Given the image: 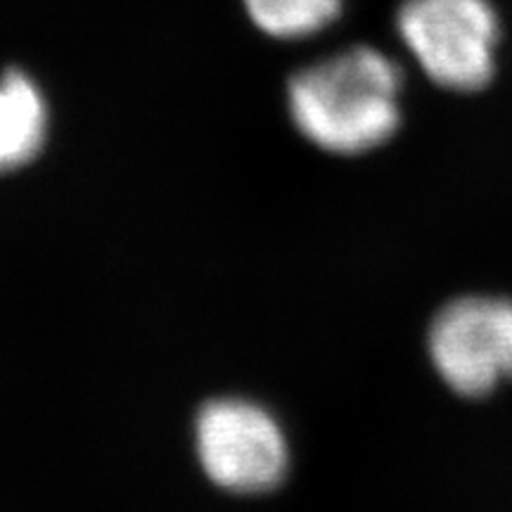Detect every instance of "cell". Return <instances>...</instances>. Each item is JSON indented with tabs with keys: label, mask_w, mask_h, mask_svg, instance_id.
I'll return each instance as SVG.
<instances>
[{
	"label": "cell",
	"mask_w": 512,
	"mask_h": 512,
	"mask_svg": "<svg viewBox=\"0 0 512 512\" xmlns=\"http://www.w3.org/2000/svg\"><path fill=\"white\" fill-rule=\"evenodd\" d=\"M48 136V105L22 69L0 76V174L29 164Z\"/></svg>",
	"instance_id": "5b68a950"
},
{
	"label": "cell",
	"mask_w": 512,
	"mask_h": 512,
	"mask_svg": "<svg viewBox=\"0 0 512 512\" xmlns=\"http://www.w3.org/2000/svg\"><path fill=\"white\" fill-rule=\"evenodd\" d=\"M261 34L278 41L316 36L342 15L344 0H242Z\"/></svg>",
	"instance_id": "8992f818"
},
{
	"label": "cell",
	"mask_w": 512,
	"mask_h": 512,
	"mask_svg": "<svg viewBox=\"0 0 512 512\" xmlns=\"http://www.w3.org/2000/svg\"><path fill=\"white\" fill-rule=\"evenodd\" d=\"M396 34L441 91L475 95L496 79L503 19L494 0H401Z\"/></svg>",
	"instance_id": "7a4b0ae2"
},
{
	"label": "cell",
	"mask_w": 512,
	"mask_h": 512,
	"mask_svg": "<svg viewBox=\"0 0 512 512\" xmlns=\"http://www.w3.org/2000/svg\"><path fill=\"white\" fill-rule=\"evenodd\" d=\"M297 131L332 155H366L399 133L403 69L373 46H351L299 69L287 83Z\"/></svg>",
	"instance_id": "6da1fadb"
},
{
	"label": "cell",
	"mask_w": 512,
	"mask_h": 512,
	"mask_svg": "<svg viewBox=\"0 0 512 512\" xmlns=\"http://www.w3.org/2000/svg\"><path fill=\"white\" fill-rule=\"evenodd\" d=\"M441 384L460 399H489L512 384V297L467 292L437 309L425 337Z\"/></svg>",
	"instance_id": "3957f363"
},
{
	"label": "cell",
	"mask_w": 512,
	"mask_h": 512,
	"mask_svg": "<svg viewBox=\"0 0 512 512\" xmlns=\"http://www.w3.org/2000/svg\"><path fill=\"white\" fill-rule=\"evenodd\" d=\"M195 446L204 475L235 494H266L290 465L287 437L275 415L247 399H214L195 420Z\"/></svg>",
	"instance_id": "277c9868"
}]
</instances>
